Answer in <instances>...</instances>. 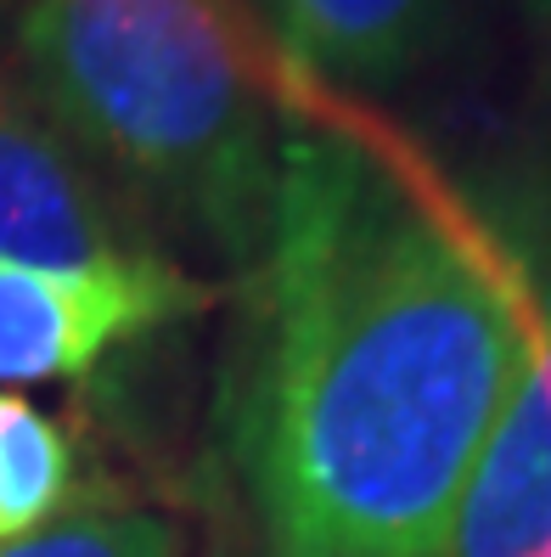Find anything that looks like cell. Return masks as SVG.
Returning a JSON list of instances; mask_svg holds the SVG:
<instances>
[{
    "instance_id": "9c48e42d",
    "label": "cell",
    "mask_w": 551,
    "mask_h": 557,
    "mask_svg": "<svg viewBox=\"0 0 551 557\" xmlns=\"http://www.w3.org/2000/svg\"><path fill=\"white\" fill-rule=\"evenodd\" d=\"M23 12H28V0H0V51L12 46V35H17Z\"/></svg>"
},
{
    "instance_id": "6da1fadb",
    "label": "cell",
    "mask_w": 551,
    "mask_h": 557,
    "mask_svg": "<svg viewBox=\"0 0 551 557\" xmlns=\"http://www.w3.org/2000/svg\"><path fill=\"white\" fill-rule=\"evenodd\" d=\"M529 299V220L293 74L271 237L220 377V445L265 557H444Z\"/></svg>"
},
{
    "instance_id": "52a82bcc",
    "label": "cell",
    "mask_w": 551,
    "mask_h": 557,
    "mask_svg": "<svg viewBox=\"0 0 551 557\" xmlns=\"http://www.w3.org/2000/svg\"><path fill=\"white\" fill-rule=\"evenodd\" d=\"M79 450L35 400L0 388V546L74 507Z\"/></svg>"
},
{
    "instance_id": "5b68a950",
    "label": "cell",
    "mask_w": 551,
    "mask_h": 557,
    "mask_svg": "<svg viewBox=\"0 0 551 557\" xmlns=\"http://www.w3.org/2000/svg\"><path fill=\"white\" fill-rule=\"evenodd\" d=\"M529 349L450 518L444 557H551V220H529Z\"/></svg>"
},
{
    "instance_id": "8992f818",
    "label": "cell",
    "mask_w": 551,
    "mask_h": 557,
    "mask_svg": "<svg viewBox=\"0 0 551 557\" xmlns=\"http://www.w3.org/2000/svg\"><path fill=\"white\" fill-rule=\"evenodd\" d=\"M287 69L310 85L383 90L439 46L456 0H271Z\"/></svg>"
},
{
    "instance_id": "7a4b0ae2",
    "label": "cell",
    "mask_w": 551,
    "mask_h": 557,
    "mask_svg": "<svg viewBox=\"0 0 551 557\" xmlns=\"http://www.w3.org/2000/svg\"><path fill=\"white\" fill-rule=\"evenodd\" d=\"M17 90L152 237L248 276L271 237L293 85L237 0H28Z\"/></svg>"
},
{
    "instance_id": "277c9868",
    "label": "cell",
    "mask_w": 551,
    "mask_h": 557,
    "mask_svg": "<svg viewBox=\"0 0 551 557\" xmlns=\"http://www.w3.org/2000/svg\"><path fill=\"white\" fill-rule=\"evenodd\" d=\"M0 259L51 271H124L180 259L124 203V191L0 79Z\"/></svg>"
},
{
    "instance_id": "ba28073f",
    "label": "cell",
    "mask_w": 551,
    "mask_h": 557,
    "mask_svg": "<svg viewBox=\"0 0 551 557\" xmlns=\"http://www.w3.org/2000/svg\"><path fill=\"white\" fill-rule=\"evenodd\" d=\"M0 557H180V530L158 507L74 502L40 530L7 541Z\"/></svg>"
},
{
    "instance_id": "30bf717a",
    "label": "cell",
    "mask_w": 551,
    "mask_h": 557,
    "mask_svg": "<svg viewBox=\"0 0 551 557\" xmlns=\"http://www.w3.org/2000/svg\"><path fill=\"white\" fill-rule=\"evenodd\" d=\"M529 12H535V28H540V51L551 62V0H529Z\"/></svg>"
},
{
    "instance_id": "3957f363",
    "label": "cell",
    "mask_w": 551,
    "mask_h": 557,
    "mask_svg": "<svg viewBox=\"0 0 551 557\" xmlns=\"http://www.w3.org/2000/svg\"><path fill=\"white\" fill-rule=\"evenodd\" d=\"M214 305L186 259L124 271H51L0 259V383H74L147 333Z\"/></svg>"
}]
</instances>
